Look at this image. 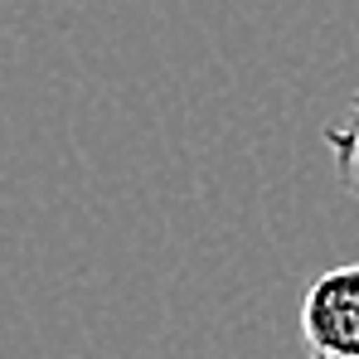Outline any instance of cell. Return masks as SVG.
I'll return each mask as SVG.
<instances>
[{
	"label": "cell",
	"instance_id": "1",
	"mask_svg": "<svg viewBox=\"0 0 359 359\" xmlns=\"http://www.w3.org/2000/svg\"><path fill=\"white\" fill-rule=\"evenodd\" d=\"M301 345L311 359H359V262L325 267L306 287Z\"/></svg>",
	"mask_w": 359,
	"mask_h": 359
},
{
	"label": "cell",
	"instance_id": "2",
	"mask_svg": "<svg viewBox=\"0 0 359 359\" xmlns=\"http://www.w3.org/2000/svg\"><path fill=\"white\" fill-rule=\"evenodd\" d=\"M320 141H325V151L335 156V175H340V184L359 199V93L350 97V107H345L335 121H325Z\"/></svg>",
	"mask_w": 359,
	"mask_h": 359
}]
</instances>
